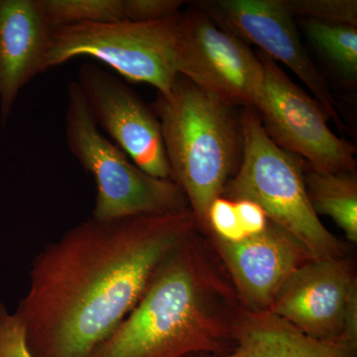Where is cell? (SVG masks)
Returning a JSON list of instances; mask_svg holds the SVG:
<instances>
[{
    "label": "cell",
    "instance_id": "7",
    "mask_svg": "<svg viewBox=\"0 0 357 357\" xmlns=\"http://www.w3.org/2000/svg\"><path fill=\"white\" fill-rule=\"evenodd\" d=\"M263 86L255 107L263 128L277 146L297 155L319 173H356V147L337 137L314 98L294 83L262 52Z\"/></svg>",
    "mask_w": 357,
    "mask_h": 357
},
{
    "label": "cell",
    "instance_id": "10",
    "mask_svg": "<svg viewBox=\"0 0 357 357\" xmlns=\"http://www.w3.org/2000/svg\"><path fill=\"white\" fill-rule=\"evenodd\" d=\"M77 83L100 131L143 172L171 180L161 126L153 107L121 79L95 63L79 68Z\"/></svg>",
    "mask_w": 357,
    "mask_h": 357
},
{
    "label": "cell",
    "instance_id": "24",
    "mask_svg": "<svg viewBox=\"0 0 357 357\" xmlns=\"http://www.w3.org/2000/svg\"><path fill=\"white\" fill-rule=\"evenodd\" d=\"M190 357H201V356H190Z\"/></svg>",
    "mask_w": 357,
    "mask_h": 357
},
{
    "label": "cell",
    "instance_id": "2",
    "mask_svg": "<svg viewBox=\"0 0 357 357\" xmlns=\"http://www.w3.org/2000/svg\"><path fill=\"white\" fill-rule=\"evenodd\" d=\"M198 232L162 262L137 305L89 357L218 356L229 351L243 306Z\"/></svg>",
    "mask_w": 357,
    "mask_h": 357
},
{
    "label": "cell",
    "instance_id": "11",
    "mask_svg": "<svg viewBox=\"0 0 357 357\" xmlns=\"http://www.w3.org/2000/svg\"><path fill=\"white\" fill-rule=\"evenodd\" d=\"M208 236L229 273L241 306L248 311L269 312L289 277L314 259L299 239L270 220L262 232L238 243Z\"/></svg>",
    "mask_w": 357,
    "mask_h": 357
},
{
    "label": "cell",
    "instance_id": "8",
    "mask_svg": "<svg viewBox=\"0 0 357 357\" xmlns=\"http://www.w3.org/2000/svg\"><path fill=\"white\" fill-rule=\"evenodd\" d=\"M177 70L178 76L234 107H255L264 79L257 54L196 4L180 15Z\"/></svg>",
    "mask_w": 357,
    "mask_h": 357
},
{
    "label": "cell",
    "instance_id": "16",
    "mask_svg": "<svg viewBox=\"0 0 357 357\" xmlns=\"http://www.w3.org/2000/svg\"><path fill=\"white\" fill-rule=\"evenodd\" d=\"M301 24L312 45L345 79L357 77V27L302 20Z\"/></svg>",
    "mask_w": 357,
    "mask_h": 357
},
{
    "label": "cell",
    "instance_id": "6",
    "mask_svg": "<svg viewBox=\"0 0 357 357\" xmlns=\"http://www.w3.org/2000/svg\"><path fill=\"white\" fill-rule=\"evenodd\" d=\"M181 13L152 22L123 20L54 27L48 68L86 56L109 66L128 81L151 84L159 95H170L178 77Z\"/></svg>",
    "mask_w": 357,
    "mask_h": 357
},
{
    "label": "cell",
    "instance_id": "1",
    "mask_svg": "<svg viewBox=\"0 0 357 357\" xmlns=\"http://www.w3.org/2000/svg\"><path fill=\"white\" fill-rule=\"evenodd\" d=\"M199 231L191 208L91 218L35 256L16 314L34 357H89L137 305L162 262Z\"/></svg>",
    "mask_w": 357,
    "mask_h": 357
},
{
    "label": "cell",
    "instance_id": "22",
    "mask_svg": "<svg viewBox=\"0 0 357 357\" xmlns=\"http://www.w3.org/2000/svg\"><path fill=\"white\" fill-rule=\"evenodd\" d=\"M234 203L239 225L246 237L255 236L266 229L269 220L257 204L248 199H239Z\"/></svg>",
    "mask_w": 357,
    "mask_h": 357
},
{
    "label": "cell",
    "instance_id": "9",
    "mask_svg": "<svg viewBox=\"0 0 357 357\" xmlns=\"http://www.w3.org/2000/svg\"><path fill=\"white\" fill-rule=\"evenodd\" d=\"M196 6L225 31L257 45L268 57L283 63L306 84L328 119L344 130L337 102L303 46L283 0H208Z\"/></svg>",
    "mask_w": 357,
    "mask_h": 357
},
{
    "label": "cell",
    "instance_id": "21",
    "mask_svg": "<svg viewBox=\"0 0 357 357\" xmlns=\"http://www.w3.org/2000/svg\"><path fill=\"white\" fill-rule=\"evenodd\" d=\"M181 0H123L124 18L132 22H152L181 13Z\"/></svg>",
    "mask_w": 357,
    "mask_h": 357
},
{
    "label": "cell",
    "instance_id": "12",
    "mask_svg": "<svg viewBox=\"0 0 357 357\" xmlns=\"http://www.w3.org/2000/svg\"><path fill=\"white\" fill-rule=\"evenodd\" d=\"M357 287L345 257L312 259L298 268L277 293L269 312L317 340L342 337L347 300Z\"/></svg>",
    "mask_w": 357,
    "mask_h": 357
},
{
    "label": "cell",
    "instance_id": "19",
    "mask_svg": "<svg viewBox=\"0 0 357 357\" xmlns=\"http://www.w3.org/2000/svg\"><path fill=\"white\" fill-rule=\"evenodd\" d=\"M208 234L215 236L229 243H238L245 238L234 201L218 197L211 203L208 213Z\"/></svg>",
    "mask_w": 357,
    "mask_h": 357
},
{
    "label": "cell",
    "instance_id": "23",
    "mask_svg": "<svg viewBox=\"0 0 357 357\" xmlns=\"http://www.w3.org/2000/svg\"><path fill=\"white\" fill-rule=\"evenodd\" d=\"M342 340L357 347V287L349 295L342 321Z\"/></svg>",
    "mask_w": 357,
    "mask_h": 357
},
{
    "label": "cell",
    "instance_id": "18",
    "mask_svg": "<svg viewBox=\"0 0 357 357\" xmlns=\"http://www.w3.org/2000/svg\"><path fill=\"white\" fill-rule=\"evenodd\" d=\"M291 15L328 24L357 27L356 0H283Z\"/></svg>",
    "mask_w": 357,
    "mask_h": 357
},
{
    "label": "cell",
    "instance_id": "14",
    "mask_svg": "<svg viewBox=\"0 0 357 357\" xmlns=\"http://www.w3.org/2000/svg\"><path fill=\"white\" fill-rule=\"evenodd\" d=\"M213 357H357L342 340H317L271 312L241 309L229 351Z\"/></svg>",
    "mask_w": 357,
    "mask_h": 357
},
{
    "label": "cell",
    "instance_id": "13",
    "mask_svg": "<svg viewBox=\"0 0 357 357\" xmlns=\"http://www.w3.org/2000/svg\"><path fill=\"white\" fill-rule=\"evenodd\" d=\"M53 26L40 0H0V119L6 126L21 89L48 70Z\"/></svg>",
    "mask_w": 357,
    "mask_h": 357
},
{
    "label": "cell",
    "instance_id": "17",
    "mask_svg": "<svg viewBox=\"0 0 357 357\" xmlns=\"http://www.w3.org/2000/svg\"><path fill=\"white\" fill-rule=\"evenodd\" d=\"M53 27L126 20L123 0H40Z\"/></svg>",
    "mask_w": 357,
    "mask_h": 357
},
{
    "label": "cell",
    "instance_id": "3",
    "mask_svg": "<svg viewBox=\"0 0 357 357\" xmlns=\"http://www.w3.org/2000/svg\"><path fill=\"white\" fill-rule=\"evenodd\" d=\"M153 109L161 126L171 180L182 190L199 231L208 234L211 203L241 165V116L234 105L182 76L168 96H157Z\"/></svg>",
    "mask_w": 357,
    "mask_h": 357
},
{
    "label": "cell",
    "instance_id": "5",
    "mask_svg": "<svg viewBox=\"0 0 357 357\" xmlns=\"http://www.w3.org/2000/svg\"><path fill=\"white\" fill-rule=\"evenodd\" d=\"M67 96L66 141L70 153L95 181L91 218L116 220L189 208L184 192L172 180L143 172L103 135L77 81L68 84Z\"/></svg>",
    "mask_w": 357,
    "mask_h": 357
},
{
    "label": "cell",
    "instance_id": "20",
    "mask_svg": "<svg viewBox=\"0 0 357 357\" xmlns=\"http://www.w3.org/2000/svg\"><path fill=\"white\" fill-rule=\"evenodd\" d=\"M0 357H34L28 347L24 326L16 312L0 302Z\"/></svg>",
    "mask_w": 357,
    "mask_h": 357
},
{
    "label": "cell",
    "instance_id": "15",
    "mask_svg": "<svg viewBox=\"0 0 357 357\" xmlns=\"http://www.w3.org/2000/svg\"><path fill=\"white\" fill-rule=\"evenodd\" d=\"M305 183L317 215L332 218L347 241L357 243V178L356 173H319L307 164Z\"/></svg>",
    "mask_w": 357,
    "mask_h": 357
},
{
    "label": "cell",
    "instance_id": "4",
    "mask_svg": "<svg viewBox=\"0 0 357 357\" xmlns=\"http://www.w3.org/2000/svg\"><path fill=\"white\" fill-rule=\"evenodd\" d=\"M241 122L243 158L222 197L257 204L270 222L299 239L314 259L344 257V244L312 208L305 183L306 162L275 144L253 107H243Z\"/></svg>",
    "mask_w": 357,
    "mask_h": 357
}]
</instances>
